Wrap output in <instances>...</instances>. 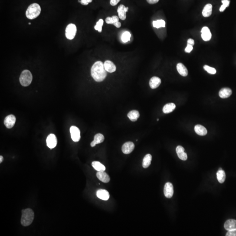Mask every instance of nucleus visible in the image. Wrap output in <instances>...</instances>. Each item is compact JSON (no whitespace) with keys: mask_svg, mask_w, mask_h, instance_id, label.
Returning a JSON list of instances; mask_svg holds the SVG:
<instances>
[{"mask_svg":"<svg viewBox=\"0 0 236 236\" xmlns=\"http://www.w3.org/2000/svg\"><path fill=\"white\" fill-rule=\"evenodd\" d=\"M70 130L71 137L73 141L75 142H78L80 141L81 138L80 130L77 127L72 126L70 128Z\"/></svg>","mask_w":236,"mask_h":236,"instance_id":"6","label":"nucleus"},{"mask_svg":"<svg viewBox=\"0 0 236 236\" xmlns=\"http://www.w3.org/2000/svg\"><path fill=\"white\" fill-rule=\"evenodd\" d=\"M91 75L97 82H101L105 80L107 76V71L105 69L104 64L100 61L96 62L91 68Z\"/></svg>","mask_w":236,"mask_h":236,"instance_id":"1","label":"nucleus"},{"mask_svg":"<svg viewBox=\"0 0 236 236\" xmlns=\"http://www.w3.org/2000/svg\"><path fill=\"white\" fill-rule=\"evenodd\" d=\"M232 91L230 88L228 87L222 88L219 91V96L222 99H226L232 95Z\"/></svg>","mask_w":236,"mask_h":236,"instance_id":"17","label":"nucleus"},{"mask_svg":"<svg viewBox=\"0 0 236 236\" xmlns=\"http://www.w3.org/2000/svg\"><path fill=\"white\" fill-rule=\"evenodd\" d=\"M222 170V168H219V170Z\"/></svg>","mask_w":236,"mask_h":236,"instance_id":"42","label":"nucleus"},{"mask_svg":"<svg viewBox=\"0 0 236 236\" xmlns=\"http://www.w3.org/2000/svg\"><path fill=\"white\" fill-rule=\"evenodd\" d=\"M103 23L104 21L103 19H99V21L97 22L96 25L95 26V29L96 30L98 31L99 33H101L102 31V27H103Z\"/></svg>","mask_w":236,"mask_h":236,"instance_id":"32","label":"nucleus"},{"mask_svg":"<svg viewBox=\"0 0 236 236\" xmlns=\"http://www.w3.org/2000/svg\"><path fill=\"white\" fill-rule=\"evenodd\" d=\"M131 37V34L130 32L126 31L122 34V41L123 43H126L130 41Z\"/></svg>","mask_w":236,"mask_h":236,"instance_id":"31","label":"nucleus"},{"mask_svg":"<svg viewBox=\"0 0 236 236\" xmlns=\"http://www.w3.org/2000/svg\"><path fill=\"white\" fill-rule=\"evenodd\" d=\"M176 151L179 158L181 160L186 161L187 159V155L184 152V147L182 146H178L176 147Z\"/></svg>","mask_w":236,"mask_h":236,"instance_id":"16","label":"nucleus"},{"mask_svg":"<svg viewBox=\"0 0 236 236\" xmlns=\"http://www.w3.org/2000/svg\"><path fill=\"white\" fill-rule=\"evenodd\" d=\"M104 140H105V137L102 134H97L95 136L94 141L91 143V147H95L96 144L103 143Z\"/></svg>","mask_w":236,"mask_h":236,"instance_id":"20","label":"nucleus"},{"mask_svg":"<svg viewBox=\"0 0 236 236\" xmlns=\"http://www.w3.org/2000/svg\"><path fill=\"white\" fill-rule=\"evenodd\" d=\"M152 156L150 154H147L144 157V159H143V168H147L150 166L151 164V161H152Z\"/></svg>","mask_w":236,"mask_h":236,"instance_id":"27","label":"nucleus"},{"mask_svg":"<svg viewBox=\"0 0 236 236\" xmlns=\"http://www.w3.org/2000/svg\"><path fill=\"white\" fill-rule=\"evenodd\" d=\"M164 192L165 196L167 198H171L174 194V188L172 184L170 182H167L165 184Z\"/></svg>","mask_w":236,"mask_h":236,"instance_id":"8","label":"nucleus"},{"mask_svg":"<svg viewBox=\"0 0 236 236\" xmlns=\"http://www.w3.org/2000/svg\"><path fill=\"white\" fill-rule=\"evenodd\" d=\"M212 8L213 7L211 4H208L206 5L202 12L203 16L204 17H210L212 13Z\"/></svg>","mask_w":236,"mask_h":236,"instance_id":"26","label":"nucleus"},{"mask_svg":"<svg viewBox=\"0 0 236 236\" xmlns=\"http://www.w3.org/2000/svg\"><path fill=\"white\" fill-rule=\"evenodd\" d=\"M91 165L93 168H94L95 169L96 171H105L106 170V167L99 162L96 161L92 162Z\"/></svg>","mask_w":236,"mask_h":236,"instance_id":"28","label":"nucleus"},{"mask_svg":"<svg viewBox=\"0 0 236 236\" xmlns=\"http://www.w3.org/2000/svg\"><path fill=\"white\" fill-rule=\"evenodd\" d=\"M147 2L150 4H156L159 0H147Z\"/></svg>","mask_w":236,"mask_h":236,"instance_id":"38","label":"nucleus"},{"mask_svg":"<svg viewBox=\"0 0 236 236\" xmlns=\"http://www.w3.org/2000/svg\"><path fill=\"white\" fill-rule=\"evenodd\" d=\"M120 1V0H110V5L112 6H116Z\"/></svg>","mask_w":236,"mask_h":236,"instance_id":"37","label":"nucleus"},{"mask_svg":"<svg viewBox=\"0 0 236 236\" xmlns=\"http://www.w3.org/2000/svg\"><path fill=\"white\" fill-rule=\"evenodd\" d=\"M86 1L88 3H91L92 2V0H86Z\"/></svg>","mask_w":236,"mask_h":236,"instance_id":"41","label":"nucleus"},{"mask_svg":"<svg viewBox=\"0 0 236 236\" xmlns=\"http://www.w3.org/2000/svg\"><path fill=\"white\" fill-rule=\"evenodd\" d=\"M57 140L56 137L53 134H50L47 137L46 139L47 146L50 149L55 148L57 145Z\"/></svg>","mask_w":236,"mask_h":236,"instance_id":"7","label":"nucleus"},{"mask_svg":"<svg viewBox=\"0 0 236 236\" xmlns=\"http://www.w3.org/2000/svg\"><path fill=\"white\" fill-rule=\"evenodd\" d=\"M187 42L188 44H190V45H192V46H193V45H194V40H192V39H188V40Z\"/></svg>","mask_w":236,"mask_h":236,"instance_id":"39","label":"nucleus"},{"mask_svg":"<svg viewBox=\"0 0 236 236\" xmlns=\"http://www.w3.org/2000/svg\"><path fill=\"white\" fill-rule=\"evenodd\" d=\"M193 49V46L190 45V44H187V47L185 49V52L187 53H190Z\"/></svg>","mask_w":236,"mask_h":236,"instance_id":"36","label":"nucleus"},{"mask_svg":"<svg viewBox=\"0 0 236 236\" xmlns=\"http://www.w3.org/2000/svg\"><path fill=\"white\" fill-rule=\"evenodd\" d=\"M224 228L226 230L236 229V220L235 219H229L225 222Z\"/></svg>","mask_w":236,"mask_h":236,"instance_id":"21","label":"nucleus"},{"mask_svg":"<svg viewBox=\"0 0 236 236\" xmlns=\"http://www.w3.org/2000/svg\"><path fill=\"white\" fill-rule=\"evenodd\" d=\"M127 116L131 121L135 122L140 117V113L137 110H132L129 112Z\"/></svg>","mask_w":236,"mask_h":236,"instance_id":"25","label":"nucleus"},{"mask_svg":"<svg viewBox=\"0 0 236 236\" xmlns=\"http://www.w3.org/2000/svg\"><path fill=\"white\" fill-rule=\"evenodd\" d=\"M177 69L180 75L183 77H186L188 75V71L184 65L181 63H179L177 65Z\"/></svg>","mask_w":236,"mask_h":236,"instance_id":"23","label":"nucleus"},{"mask_svg":"<svg viewBox=\"0 0 236 236\" xmlns=\"http://www.w3.org/2000/svg\"><path fill=\"white\" fill-rule=\"evenodd\" d=\"M16 122V118L13 115H8L4 120V124L7 128L11 129L13 127Z\"/></svg>","mask_w":236,"mask_h":236,"instance_id":"9","label":"nucleus"},{"mask_svg":"<svg viewBox=\"0 0 236 236\" xmlns=\"http://www.w3.org/2000/svg\"><path fill=\"white\" fill-rule=\"evenodd\" d=\"M97 177L99 180L104 183H108L110 182V176L104 171H98L96 174Z\"/></svg>","mask_w":236,"mask_h":236,"instance_id":"13","label":"nucleus"},{"mask_svg":"<svg viewBox=\"0 0 236 236\" xmlns=\"http://www.w3.org/2000/svg\"><path fill=\"white\" fill-rule=\"evenodd\" d=\"M217 179L220 183H222L224 182L226 179V174L224 171L222 170H219L216 174Z\"/></svg>","mask_w":236,"mask_h":236,"instance_id":"29","label":"nucleus"},{"mask_svg":"<svg viewBox=\"0 0 236 236\" xmlns=\"http://www.w3.org/2000/svg\"><path fill=\"white\" fill-rule=\"evenodd\" d=\"M194 129L195 133L199 135L204 136L206 135L207 133V129L201 125H197L195 126Z\"/></svg>","mask_w":236,"mask_h":236,"instance_id":"22","label":"nucleus"},{"mask_svg":"<svg viewBox=\"0 0 236 236\" xmlns=\"http://www.w3.org/2000/svg\"><path fill=\"white\" fill-rule=\"evenodd\" d=\"M21 222L24 226H29L32 224L34 219V213L31 209L22 210Z\"/></svg>","mask_w":236,"mask_h":236,"instance_id":"2","label":"nucleus"},{"mask_svg":"<svg viewBox=\"0 0 236 236\" xmlns=\"http://www.w3.org/2000/svg\"><path fill=\"white\" fill-rule=\"evenodd\" d=\"M3 160H4L3 157L2 156H0V163H2V162Z\"/></svg>","mask_w":236,"mask_h":236,"instance_id":"40","label":"nucleus"},{"mask_svg":"<svg viewBox=\"0 0 236 236\" xmlns=\"http://www.w3.org/2000/svg\"><path fill=\"white\" fill-rule=\"evenodd\" d=\"M77 33V27L74 24H70L67 26L65 36L67 39L72 40L75 38Z\"/></svg>","mask_w":236,"mask_h":236,"instance_id":"5","label":"nucleus"},{"mask_svg":"<svg viewBox=\"0 0 236 236\" xmlns=\"http://www.w3.org/2000/svg\"><path fill=\"white\" fill-rule=\"evenodd\" d=\"M204 69L207 71L209 74L211 75H215L216 73V70L214 68H212L207 65H205L203 67Z\"/></svg>","mask_w":236,"mask_h":236,"instance_id":"33","label":"nucleus"},{"mask_svg":"<svg viewBox=\"0 0 236 236\" xmlns=\"http://www.w3.org/2000/svg\"><path fill=\"white\" fill-rule=\"evenodd\" d=\"M41 7L40 5L37 3H33L29 6L25 14L29 19H33L39 16L41 14Z\"/></svg>","mask_w":236,"mask_h":236,"instance_id":"3","label":"nucleus"},{"mask_svg":"<svg viewBox=\"0 0 236 236\" xmlns=\"http://www.w3.org/2000/svg\"><path fill=\"white\" fill-rule=\"evenodd\" d=\"M161 79L157 77H153L150 79L149 84L152 89L157 88L161 83Z\"/></svg>","mask_w":236,"mask_h":236,"instance_id":"19","label":"nucleus"},{"mask_svg":"<svg viewBox=\"0 0 236 236\" xmlns=\"http://www.w3.org/2000/svg\"><path fill=\"white\" fill-rule=\"evenodd\" d=\"M119 18L117 16H112V17H106V23L108 24H113L116 28H120L121 26V24L118 21Z\"/></svg>","mask_w":236,"mask_h":236,"instance_id":"12","label":"nucleus"},{"mask_svg":"<svg viewBox=\"0 0 236 236\" xmlns=\"http://www.w3.org/2000/svg\"><path fill=\"white\" fill-rule=\"evenodd\" d=\"M29 25H31V23L30 22H29Z\"/></svg>","mask_w":236,"mask_h":236,"instance_id":"43","label":"nucleus"},{"mask_svg":"<svg viewBox=\"0 0 236 236\" xmlns=\"http://www.w3.org/2000/svg\"><path fill=\"white\" fill-rule=\"evenodd\" d=\"M226 236H236V229L229 230L226 233Z\"/></svg>","mask_w":236,"mask_h":236,"instance_id":"35","label":"nucleus"},{"mask_svg":"<svg viewBox=\"0 0 236 236\" xmlns=\"http://www.w3.org/2000/svg\"><path fill=\"white\" fill-rule=\"evenodd\" d=\"M105 69L109 73H113L116 71V66L110 60H106L104 63Z\"/></svg>","mask_w":236,"mask_h":236,"instance_id":"18","label":"nucleus"},{"mask_svg":"<svg viewBox=\"0 0 236 236\" xmlns=\"http://www.w3.org/2000/svg\"><path fill=\"white\" fill-rule=\"evenodd\" d=\"M153 26L156 28H159L161 27H165V22L163 20H158L154 21L153 22Z\"/></svg>","mask_w":236,"mask_h":236,"instance_id":"30","label":"nucleus"},{"mask_svg":"<svg viewBox=\"0 0 236 236\" xmlns=\"http://www.w3.org/2000/svg\"><path fill=\"white\" fill-rule=\"evenodd\" d=\"M128 7H126L124 5H121L118 6L117 12L118 13V17L122 20H125L126 18V12L128 11Z\"/></svg>","mask_w":236,"mask_h":236,"instance_id":"11","label":"nucleus"},{"mask_svg":"<svg viewBox=\"0 0 236 236\" xmlns=\"http://www.w3.org/2000/svg\"><path fill=\"white\" fill-rule=\"evenodd\" d=\"M33 80V75L29 71L24 70L21 74L19 81L22 86L27 87L31 83Z\"/></svg>","mask_w":236,"mask_h":236,"instance_id":"4","label":"nucleus"},{"mask_svg":"<svg viewBox=\"0 0 236 236\" xmlns=\"http://www.w3.org/2000/svg\"><path fill=\"white\" fill-rule=\"evenodd\" d=\"M202 38L205 41H210L212 37L211 32L210 29L207 27H204L202 29Z\"/></svg>","mask_w":236,"mask_h":236,"instance_id":"15","label":"nucleus"},{"mask_svg":"<svg viewBox=\"0 0 236 236\" xmlns=\"http://www.w3.org/2000/svg\"><path fill=\"white\" fill-rule=\"evenodd\" d=\"M229 0H222V6H221L220 9H219V11L220 12H222L225 10L226 8V7H228L230 5Z\"/></svg>","mask_w":236,"mask_h":236,"instance_id":"34","label":"nucleus"},{"mask_svg":"<svg viewBox=\"0 0 236 236\" xmlns=\"http://www.w3.org/2000/svg\"><path fill=\"white\" fill-rule=\"evenodd\" d=\"M97 196L99 199L103 200H108L110 198V195L109 192L105 189H99L96 192Z\"/></svg>","mask_w":236,"mask_h":236,"instance_id":"14","label":"nucleus"},{"mask_svg":"<svg viewBox=\"0 0 236 236\" xmlns=\"http://www.w3.org/2000/svg\"><path fill=\"white\" fill-rule=\"evenodd\" d=\"M135 145L133 142H127L122 145V150L124 154H130L133 150Z\"/></svg>","mask_w":236,"mask_h":236,"instance_id":"10","label":"nucleus"},{"mask_svg":"<svg viewBox=\"0 0 236 236\" xmlns=\"http://www.w3.org/2000/svg\"><path fill=\"white\" fill-rule=\"evenodd\" d=\"M176 108V106L173 103L166 104L163 108V112L165 114H168L172 112Z\"/></svg>","mask_w":236,"mask_h":236,"instance_id":"24","label":"nucleus"}]
</instances>
